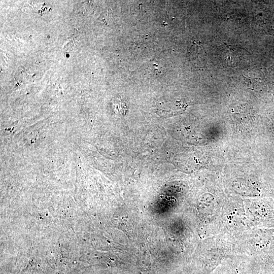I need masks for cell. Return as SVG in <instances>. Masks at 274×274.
<instances>
[{
	"mask_svg": "<svg viewBox=\"0 0 274 274\" xmlns=\"http://www.w3.org/2000/svg\"><path fill=\"white\" fill-rule=\"evenodd\" d=\"M224 274H252V270L237 265L228 266L224 270Z\"/></svg>",
	"mask_w": 274,
	"mask_h": 274,
	"instance_id": "1",
	"label": "cell"
}]
</instances>
